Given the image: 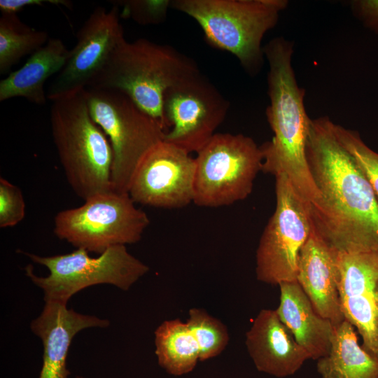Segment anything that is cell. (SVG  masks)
Instances as JSON below:
<instances>
[{
  "label": "cell",
  "mask_w": 378,
  "mask_h": 378,
  "mask_svg": "<svg viewBox=\"0 0 378 378\" xmlns=\"http://www.w3.org/2000/svg\"><path fill=\"white\" fill-rule=\"evenodd\" d=\"M328 117L310 121L306 157L321 199L310 204L313 225L340 252L378 251V201Z\"/></svg>",
  "instance_id": "obj_1"
},
{
  "label": "cell",
  "mask_w": 378,
  "mask_h": 378,
  "mask_svg": "<svg viewBox=\"0 0 378 378\" xmlns=\"http://www.w3.org/2000/svg\"><path fill=\"white\" fill-rule=\"evenodd\" d=\"M263 52L269 64L266 116L274 136L260 146L262 171L285 174L305 200L316 204L321 195L306 157L311 119L304 104L305 90L298 85L292 66L293 43L277 36L263 46Z\"/></svg>",
  "instance_id": "obj_2"
},
{
  "label": "cell",
  "mask_w": 378,
  "mask_h": 378,
  "mask_svg": "<svg viewBox=\"0 0 378 378\" xmlns=\"http://www.w3.org/2000/svg\"><path fill=\"white\" fill-rule=\"evenodd\" d=\"M199 72L195 60L169 45L142 38L131 42L124 38L87 88L126 94L167 132L162 111L164 92Z\"/></svg>",
  "instance_id": "obj_3"
},
{
  "label": "cell",
  "mask_w": 378,
  "mask_h": 378,
  "mask_svg": "<svg viewBox=\"0 0 378 378\" xmlns=\"http://www.w3.org/2000/svg\"><path fill=\"white\" fill-rule=\"evenodd\" d=\"M52 102V139L72 190L84 201L113 190L112 148L90 115L84 90Z\"/></svg>",
  "instance_id": "obj_4"
},
{
  "label": "cell",
  "mask_w": 378,
  "mask_h": 378,
  "mask_svg": "<svg viewBox=\"0 0 378 378\" xmlns=\"http://www.w3.org/2000/svg\"><path fill=\"white\" fill-rule=\"evenodd\" d=\"M286 0H174L170 7L194 19L206 39L255 76L264 64L262 41L278 22Z\"/></svg>",
  "instance_id": "obj_5"
},
{
  "label": "cell",
  "mask_w": 378,
  "mask_h": 378,
  "mask_svg": "<svg viewBox=\"0 0 378 378\" xmlns=\"http://www.w3.org/2000/svg\"><path fill=\"white\" fill-rule=\"evenodd\" d=\"M84 92L92 118L106 134L112 148V188L128 193L138 164L164 140L167 130L119 90L86 88Z\"/></svg>",
  "instance_id": "obj_6"
},
{
  "label": "cell",
  "mask_w": 378,
  "mask_h": 378,
  "mask_svg": "<svg viewBox=\"0 0 378 378\" xmlns=\"http://www.w3.org/2000/svg\"><path fill=\"white\" fill-rule=\"evenodd\" d=\"M88 253L83 248L51 256L24 252L32 262L49 270L48 276H40L28 265L25 274L43 291L45 302L67 304L74 294L94 285L111 284L128 290L149 271V267L130 254L125 245L111 246L97 257Z\"/></svg>",
  "instance_id": "obj_7"
},
{
  "label": "cell",
  "mask_w": 378,
  "mask_h": 378,
  "mask_svg": "<svg viewBox=\"0 0 378 378\" xmlns=\"http://www.w3.org/2000/svg\"><path fill=\"white\" fill-rule=\"evenodd\" d=\"M195 158L193 202L218 207L246 199L262 171L260 146L241 134L216 133Z\"/></svg>",
  "instance_id": "obj_8"
},
{
  "label": "cell",
  "mask_w": 378,
  "mask_h": 378,
  "mask_svg": "<svg viewBox=\"0 0 378 378\" xmlns=\"http://www.w3.org/2000/svg\"><path fill=\"white\" fill-rule=\"evenodd\" d=\"M84 202L59 211L54 218L55 234L76 248L101 254L113 246L134 244L150 224L129 193L112 190Z\"/></svg>",
  "instance_id": "obj_9"
},
{
  "label": "cell",
  "mask_w": 378,
  "mask_h": 378,
  "mask_svg": "<svg viewBox=\"0 0 378 378\" xmlns=\"http://www.w3.org/2000/svg\"><path fill=\"white\" fill-rule=\"evenodd\" d=\"M276 178V209L256 251V278L271 284L297 281L300 252L307 241L312 220L310 203L283 174Z\"/></svg>",
  "instance_id": "obj_10"
},
{
  "label": "cell",
  "mask_w": 378,
  "mask_h": 378,
  "mask_svg": "<svg viewBox=\"0 0 378 378\" xmlns=\"http://www.w3.org/2000/svg\"><path fill=\"white\" fill-rule=\"evenodd\" d=\"M228 108L227 99L201 72L192 75L164 94V140L197 153L216 134Z\"/></svg>",
  "instance_id": "obj_11"
},
{
  "label": "cell",
  "mask_w": 378,
  "mask_h": 378,
  "mask_svg": "<svg viewBox=\"0 0 378 378\" xmlns=\"http://www.w3.org/2000/svg\"><path fill=\"white\" fill-rule=\"evenodd\" d=\"M187 151L164 140L142 158L128 193L135 203L181 208L193 202L195 161Z\"/></svg>",
  "instance_id": "obj_12"
},
{
  "label": "cell",
  "mask_w": 378,
  "mask_h": 378,
  "mask_svg": "<svg viewBox=\"0 0 378 378\" xmlns=\"http://www.w3.org/2000/svg\"><path fill=\"white\" fill-rule=\"evenodd\" d=\"M116 5L107 10L98 6L76 34L77 43L67 62L50 83L47 98L51 101L80 92L90 85L114 48L125 38Z\"/></svg>",
  "instance_id": "obj_13"
},
{
  "label": "cell",
  "mask_w": 378,
  "mask_h": 378,
  "mask_svg": "<svg viewBox=\"0 0 378 378\" xmlns=\"http://www.w3.org/2000/svg\"><path fill=\"white\" fill-rule=\"evenodd\" d=\"M337 284L344 319L378 361V251H337Z\"/></svg>",
  "instance_id": "obj_14"
},
{
  "label": "cell",
  "mask_w": 378,
  "mask_h": 378,
  "mask_svg": "<svg viewBox=\"0 0 378 378\" xmlns=\"http://www.w3.org/2000/svg\"><path fill=\"white\" fill-rule=\"evenodd\" d=\"M108 319L68 309L66 304L45 302L40 315L30 324L31 330L43 346V361L38 378H68L66 358L74 336L83 329L106 328Z\"/></svg>",
  "instance_id": "obj_15"
},
{
  "label": "cell",
  "mask_w": 378,
  "mask_h": 378,
  "mask_svg": "<svg viewBox=\"0 0 378 378\" xmlns=\"http://www.w3.org/2000/svg\"><path fill=\"white\" fill-rule=\"evenodd\" d=\"M245 344L256 369L279 378L294 374L310 359L276 309L260 311L246 333Z\"/></svg>",
  "instance_id": "obj_16"
},
{
  "label": "cell",
  "mask_w": 378,
  "mask_h": 378,
  "mask_svg": "<svg viewBox=\"0 0 378 378\" xmlns=\"http://www.w3.org/2000/svg\"><path fill=\"white\" fill-rule=\"evenodd\" d=\"M337 251L317 232L310 234L298 259L297 281L316 312L335 326L344 319L337 284Z\"/></svg>",
  "instance_id": "obj_17"
},
{
  "label": "cell",
  "mask_w": 378,
  "mask_h": 378,
  "mask_svg": "<svg viewBox=\"0 0 378 378\" xmlns=\"http://www.w3.org/2000/svg\"><path fill=\"white\" fill-rule=\"evenodd\" d=\"M276 312L310 359L318 360L329 352L335 326L314 309L298 281L282 283Z\"/></svg>",
  "instance_id": "obj_18"
},
{
  "label": "cell",
  "mask_w": 378,
  "mask_h": 378,
  "mask_svg": "<svg viewBox=\"0 0 378 378\" xmlns=\"http://www.w3.org/2000/svg\"><path fill=\"white\" fill-rule=\"evenodd\" d=\"M69 55V50L61 39L50 38L30 55L22 67L1 80L0 101L20 97L35 104L44 105L47 98L45 83L62 70Z\"/></svg>",
  "instance_id": "obj_19"
},
{
  "label": "cell",
  "mask_w": 378,
  "mask_h": 378,
  "mask_svg": "<svg viewBox=\"0 0 378 378\" xmlns=\"http://www.w3.org/2000/svg\"><path fill=\"white\" fill-rule=\"evenodd\" d=\"M317 360L321 378H378V361L359 344L356 329L346 320L335 327L329 352Z\"/></svg>",
  "instance_id": "obj_20"
},
{
  "label": "cell",
  "mask_w": 378,
  "mask_h": 378,
  "mask_svg": "<svg viewBox=\"0 0 378 378\" xmlns=\"http://www.w3.org/2000/svg\"><path fill=\"white\" fill-rule=\"evenodd\" d=\"M155 345L158 364L169 374H188L200 360L197 342L186 322L179 318L164 321L156 328Z\"/></svg>",
  "instance_id": "obj_21"
},
{
  "label": "cell",
  "mask_w": 378,
  "mask_h": 378,
  "mask_svg": "<svg viewBox=\"0 0 378 378\" xmlns=\"http://www.w3.org/2000/svg\"><path fill=\"white\" fill-rule=\"evenodd\" d=\"M49 39L47 31L27 26L16 13H2L0 18V74H8L23 57L33 54Z\"/></svg>",
  "instance_id": "obj_22"
},
{
  "label": "cell",
  "mask_w": 378,
  "mask_h": 378,
  "mask_svg": "<svg viewBox=\"0 0 378 378\" xmlns=\"http://www.w3.org/2000/svg\"><path fill=\"white\" fill-rule=\"evenodd\" d=\"M186 323L197 342L200 361L218 356L227 346V327L204 309H190Z\"/></svg>",
  "instance_id": "obj_23"
},
{
  "label": "cell",
  "mask_w": 378,
  "mask_h": 378,
  "mask_svg": "<svg viewBox=\"0 0 378 378\" xmlns=\"http://www.w3.org/2000/svg\"><path fill=\"white\" fill-rule=\"evenodd\" d=\"M332 130L341 144L353 157L370 183L378 201V153L362 140L358 132L332 123Z\"/></svg>",
  "instance_id": "obj_24"
},
{
  "label": "cell",
  "mask_w": 378,
  "mask_h": 378,
  "mask_svg": "<svg viewBox=\"0 0 378 378\" xmlns=\"http://www.w3.org/2000/svg\"><path fill=\"white\" fill-rule=\"evenodd\" d=\"M113 5L122 6L120 17L130 18L140 24H156L164 20L171 1L126 0L110 1Z\"/></svg>",
  "instance_id": "obj_25"
},
{
  "label": "cell",
  "mask_w": 378,
  "mask_h": 378,
  "mask_svg": "<svg viewBox=\"0 0 378 378\" xmlns=\"http://www.w3.org/2000/svg\"><path fill=\"white\" fill-rule=\"evenodd\" d=\"M25 202L21 190L0 178V227H13L25 216Z\"/></svg>",
  "instance_id": "obj_26"
},
{
  "label": "cell",
  "mask_w": 378,
  "mask_h": 378,
  "mask_svg": "<svg viewBox=\"0 0 378 378\" xmlns=\"http://www.w3.org/2000/svg\"><path fill=\"white\" fill-rule=\"evenodd\" d=\"M354 15L370 30L378 34V0L351 1Z\"/></svg>",
  "instance_id": "obj_27"
},
{
  "label": "cell",
  "mask_w": 378,
  "mask_h": 378,
  "mask_svg": "<svg viewBox=\"0 0 378 378\" xmlns=\"http://www.w3.org/2000/svg\"><path fill=\"white\" fill-rule=\"evenodd\" d=\"M50 4L63 6L70 9L72 3L66 0H0V10L2 13H16L28 6H43Z\"/></svg>",
  "instance_id": "obj_28"
},
{
  "label": "cell",
  "mask_w": 378,
  "mask_h": 378,
  "mask_svg": "<svg viewBox=\"0 0 378 378\" xmlns=\"http://www.w3.org/2000/svg\"><path fill=\"white\" fill-rule=\"evenodd\" d=\"M75 378H85V377H83V376H79V375H78V376H76Z\"/></svg>",
  "instance_id": "obj_29"
}]
</instances>
